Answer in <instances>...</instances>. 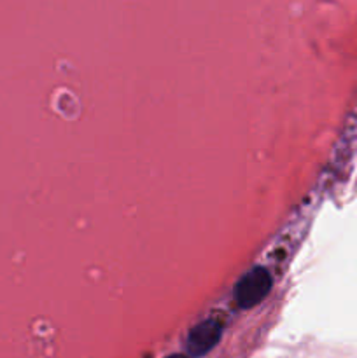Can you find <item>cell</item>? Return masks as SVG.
<instances>
[{"label":"cell","mask_w":357,"mask_h":358,"mask_svg":"<svg viewBox=\"0 0 357 358\" xmlns=\"http://www.w3.org/2000/svg\"><path fill=\"white\" fill-rule=\"evenodd\" d=\"M223 325L219 320H203L191 329L188 338V352L192 357H203L212 352L220 341Z\"/></svg>","instance_id":"7a4b0ae2"},{"label":"cell","mask_w":357,"mask_h":358,"mask_svg":"<svg viewBox=\"0 0 357 358\" xmlns=\"http://www.w3.org/2000/svg\"><path fill=\"white\" fill-rule=\"evenodd\" d=\"M167 358H189V357H186V355H170V357H167Z\"/></svg>","instance_id":"3957f363"},{"label":"cell","mask_w":357,"mask_h":358,"mask_svg":"<svg viewBox=\"0 0 357 358\" xmlns=\"http://www.w3.org/2000/svg\"><path fill=\"white\" fill-rule=\"evenodd\" d=\"M270 290H272V276L268 269L255 266L245 273L234 285V301L240 308L248 310L258 306L268 296Z\"/></svg>","instance_id":"6da1fadb"}]
</instances>
